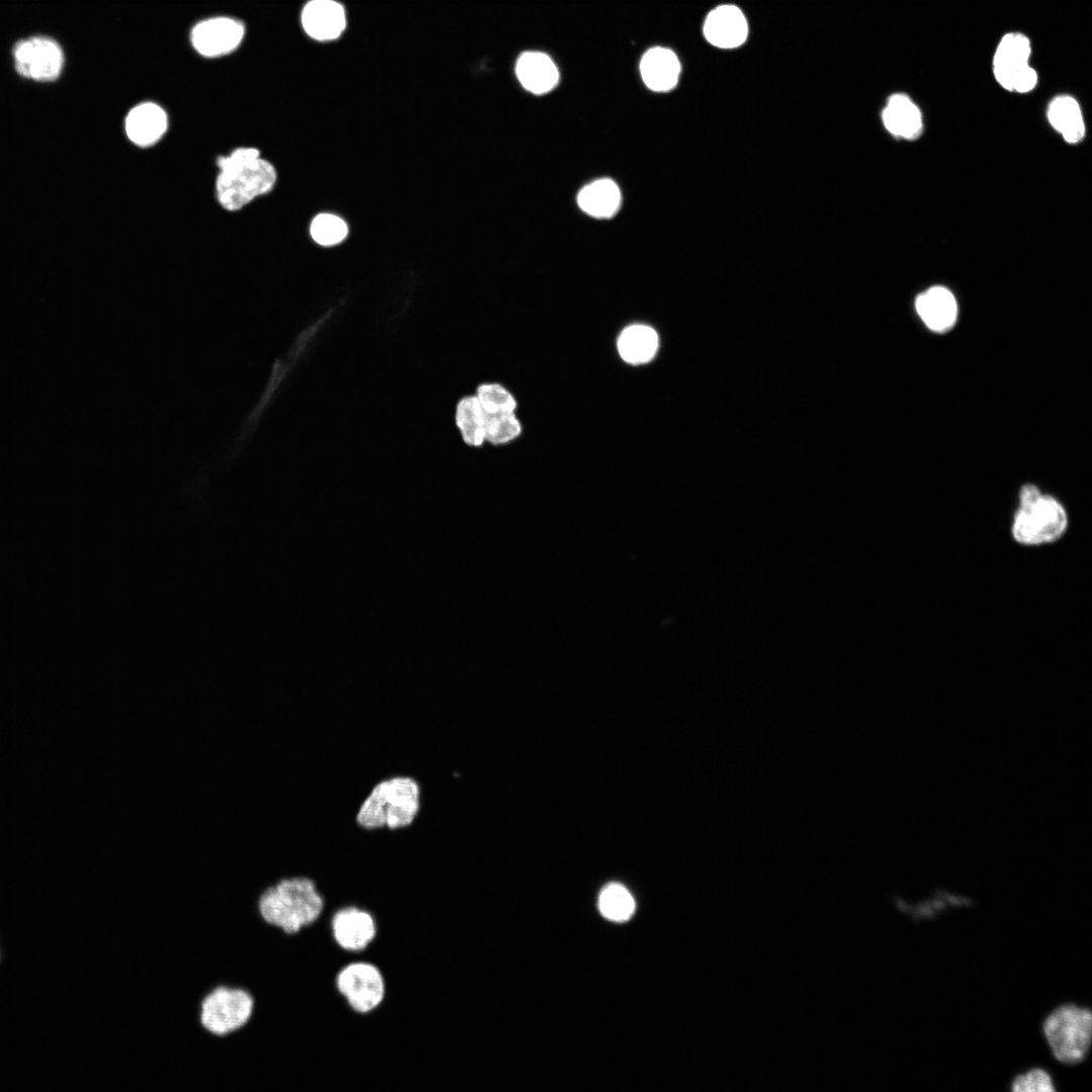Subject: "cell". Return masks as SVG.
Returning <instances> with one entry per match:
<instances>
[{
  "mask_svg": "<svg viewBox=\"0 0 1092 1092\" xmlns=\"http://www.w3.org/2000/svg\"><path fill=\"white\" fill-rule=\"evenodd\" d=\"M257 907L266 924L294 935L321 919L326 899L312 878L293 875L266 887L258 898Z\"/></svg>",
  "mask_w": 1092,
  "mask_h": 1092,
  "instance_id": "obj_1",
  "label": "cell"
},
{
  "mask_svg": "<svg viewBox=\"0 0 1092 1092\" xmlns=\"http://www.w3.org/2000/svg\"><path fill=\"white\" fill-rule=\"evenodd\" d=\"M423 805L419 780L396 774L375 782L360 802L356 824L365 830H401L417 820Z\"/></svg>",
  "mask_w": 1092,
  "mask_h": 1092,
  "instance_id": "obj_2",
  "label": "cell"
},
{
  "mask_svg": "<svg viewBox=\"0 0 1092 1092\" xmlns=\"http://www.w3.org/2000/svg\"><path fill=\"white\" fill-rule=\"evenodd\" d=\"M215 194L222 208L236 211L270 192L277 180L274 166L253 147L235 149L218 157Z\"/></svg>",
  "mask_w": 1092,
  "mask_h": 1092,
  "instance_id": "obj_3",
  "label": "cell"
},
{
  "mask_svg": "<svg viewBox=\"0 0 1092 1092\" xmlns=\"http://www.w3.org/2000/svg\"><path fill=\"white\" fill-rule=\"evenodd\" d=\"M1069 517L1063 504L1044 494L1034 484L1019 490V505L1011 522L1013 540L1023 546H1041L1060 540L1068 530Z\"/></svg>",
  "mask_w": 1092,
  "mask_h": 1092,
  "instance_id": "obj_4",
  "label": "cell"
},
{
  "mask_svg": "<svg viewBox=\"0 0 1092 1092\" xmlns=\"http://www.w3.org/2000/svg\"><path fill=\"white\" fill-rule=\"evenodd\" d=\"M1042 1031L1053 1056L1065 1065H1076L1091 1048L1092 1013L1076 1004L1060 1005L1044 1018Z\"/></svg>",
  "mask_w": 1092,
  "mask_h": 1092,
  "instance_id": "obj_5",
  "label": "cell"
},
{
  "mask_svg": "<svg viewBox=\"0 0 1092 1092\" xmlns=\"http://www.w3.org/2000/svg\"><path fill=\"white\" fill-rule=\"evenodd\" d=\"M1033 47L1030 37L1019 30L1003 33L991 59L992 75L1004 90L1026 94L1038 84V73L1031 65Z\"/></svg>",
  "mask_w": 1092,
  "mask_h": 1092,
  "instance_id": "obj_6",
  "label": "cell"
},
{
  "mask_svg": "<svg viewBox=\"0 0 1092 1092\" xmlns=\"http://www.w3.org/2000/svg\"><path fill=\"white\" fill-rule=\"evenodd\" d=\"M255 999L245 988L218 985L200 1001L198 1019L213 1036L223 1037L244 1028L253 1016Z\"/></svg>",
  "mask_w": 1092,
  "mask_h": 1092,
  "instance_id": "obj_7",
  "label": "cell"
},
{
  "mask_svg": "<svg viewBox=\"0 0 1092 1092\" xmlns=\"http://www.w3.org/2000/svg\"><path fill=\"white\" fill-rule=\"evenodd\" d=\"M334 983L347 1006L361 1015L378 1009L387 993L383 972L376 964L366 960H353L343 965Z\"/></svg>",
  "mask_w": 1092,
  "mask_h": 1092,
  "instance_id": "obj_8",
  "label": "cell"
},
{
  "mask_svg": "<svg viewBox=\"0 0 1092 1092\" xmlns=\"http://www.w3.org/2000/svg\"><path fill=\"white\" fill-rule=\"evenodd\" d=\"M11 55L16 73L35 82L56 81L65 67L63 48L47 35H31L16 41Z\"/></svg>",
  "mask_w": 1092,
  "mask_h": 1092,
  "instance_id": "obj_9",
  "label": "cell"
},
{
  "mask_svg": "<svg viewBox=\"0 0 1092 1092\" xmlns=\"http://www.w3.org/2000/svg\"><path fill=\"white\" fill-rule=\"evenodd\" d=\"M329 918L333 940L344 951L359 960L367 947L375 940L378 924L375 916L366 908L348 904L335 909Z\"/></svg>",
  "mask_w": 1092,
  "mask_h": 1092,
  "instance_id": "obj_10",
  "label": "cell"
},
{
  "mask_svg": "<svg viewBox=\"0 0 1092 1092\" xmlns=\"http://www.w3.org/2000/svg\"><path fill=\"white\" fill-rule=\"evenodd\" d=\"M748 34L749 25L744 12L732 3L713 7L703 22L706 41L720 50L740 48L747 40Z\"/></svg>",
  "mask_w": 1092,
  "mask_h": 1092,
  "instance_id": "obj_11",
  "label": "cell"
},
{
  "mask_svg": "<svg viewBox=\"0 0 1092 1092\" xmlns=\"http://www.w3.org/2000/svg\"><path fill=\"white\" fill-rule=\"evenodd\" d=\"M245 34L244 24L231 17H212L198 22L190 39L193 48L204 57L226 55L238 48Z\"/></svg>",
  "mask_w": 1092,
  "mask_h": 1092,
  "instance_id": "obj_12",
  "label": "cell"
},
{
  "mask_svg": "<svg viewBox=\"0 0 1092 1092\" xmlns=\"http://www.w3.org/2000/svg\"><path fill=\"white\" fill-rule=\"evenodd\" d=\"M168 128V115L155 102H143L133 106L124 119L128 140L138 147H150L158 143Z\"/></svg>",
  "mask_w": 1092,
  "mask_h": 1092,
  "instance_id": "obj_13",
  "label": "cell"
},
{
  "mask_svg": "<svg viewBox=\"0 0 1092 1092\" xmlns=\"http://www.w3.org/2000/svg\"><path fill=\"white\" fill-rule=\"evenodd\" d=\"M639 69L647 88L655 92H667L677 85L681 65L672 50L654 47L642 56Z\"/></svg>",
  "mask_w": 1092,
  "mask_h": 1092,
  "instance_id": "obj_14",
  "label": "cell"
},
{
  "mask_svg": "<svg viewBox=\"0 0 1092 1092\" xmlns=\"http://www.w3.org/2000/svg\"><path fill=\"white\" fill-rule=\"evenodd\" d=\"M882 120L889 132L906 140L916 139L923 127L919 106L903 92L893 93L887 98L882 110Z\"/></svg>",
  "mask_w": 1092,
  "mask_h": 1092,
  "instance_id": "obj_15",
  "label": "cell"
},
{
  "mask_svg": "<svg viewBox=\"0 0 1092 1092\" xmlns=\"http://www.w3.org/2000/svg\"><path fill=\"white\" fill-rule=\"evenodd\" d=\"M301 23L310 37L317 40L334 39L346 26L345 11L334 0H311L302 10Z\"/></svg>",
  "mask_w": 1092,
  "mask_h": 1092,
  "instance_id": "obj_16",
  "label": "cell"
},
{
  "mask_svg": "<svg viewBox=\"0 0 1092 1092\" xmlns=\"http://www.w3.org/2000/svg\"><path fill=\"white\" fill-rule=\"evenodd\" d=\"M915 308L923 323L934 332L948 330L958 315L957 300L943 286H932L920 293Z\"/></svg>",
  "mask_w": 1092,
  "mask_h": 1092,
  "instance_id": "obj_17",
  "label": "cell"
},
{
  "mask_svg": "<svg viewBox=\"0 0 1092 1092\" xmlns=\"http://www.w3.org/2000/svg\"><path fill=\"white\" fill-rule=\"evenodd\" d=\"M521 85L533 94L551 91L559 81V72L552 59L541 52H525L516 64Z\"/></svg>",
  "mask_w": 1092,
  "mask_h": 1092,
  "instance_id": "obj_18",
  "label": "cell"
},
{
  "mask_svg": "<svg viewBox=\"0 0 1092 1092\" xmlns=\"http://www.w3.org/2000/svg\"><path fill=\"white\" fill-rule=\"evenodd\" d=\"M1046 116L1051 125L1069 144L1080 142L1085 134V123L1078 100L1070 94H1059L1048 105Z\"/></svg>",
  "mask_w": 1092,
  "mask_h": 1092,
  "instance_id": "obj_19",
  "label": "cell"
},
{
  "mask_svg": "<svg viewBox=\"0 0 1092 1092\" xmlns=\"http://www.w3.org/2000/svg\"><path fill=\"white\" fill-rule=\"evenodd\" d=\"M658 336L647 325L634 324L626 327L617 341L620 357L628 364L642 365L650 362L658 349Z\"/></svg>",
  "mask_w": 1092,
  "mask_h": 1092,
  "instance_id": "obj_20",
  "label": "cell"
},
{
  "mask_svg": "<svg viewBox=\"0 0 1092 1092\" xmlns=\"http://www.w3.org/2000/svg\"><path fill=\"white\" fill-rule=\"evenodd\" d=\"M582 211L597 218L615 215L621 204V192L615 181L603 178L585 185L577 195Z\"/></svg>",
  "mask_w": 1092,
  "mask_h": 1092,
  "instance_id": "obj_21",
  "label": "cell"
},
{
  "mask_svg": "<svg viewBox=\"0 0 1092 1092\" xmlns=\"http://www.w3.org/2000/svg\"><path fill=\"white\" fill-rule=\"evenodd\" d=\"M484 412L475 394L459 398L455 405L454 422L466 445L477 448L484 444Z\"/></svg>",
  "mask_w": 1092,
  "mask_h": 1092,
  "instance_id": "obj_22",
  "label": "cell"
},
{
  "mask_svg": "<svg viewBox=\"0 0 1092 1092\" xmlns=\"http://www.w3.org/2000/svg\"><path fill=\"white\" fill-rule=\"evenodd\" d=\"M599 909L603 916L612 921L628 920L634 910L635 901L631 893L621 884L607 885L599 896Z\"/></svg>",
  "mask_w": 1092,
  "mask_h": 1092,
  "instance_id": "obj_23",
  "label": "cell"
},
{
  "mask_svg": "<svg viewBox=\"0 0 1092 1092\" xmlns=\"http://www.w3.org/2000/svg\"><path fill=\"white\" fill-rule=\"evenodd\" d=\"M477 397L485 415L515 413L517 401L512 393L498 383H481L477 386Z\"/></svg>",
  "mask_w": 1092,
  "mask_h": 1092,
  "instance_id": "obj_24",
  "label": "cell"
},
{
  "mask_svg": "<svg viewBox=\"0 0 1092 1092\" xmlns=\"http://www.w3.org/2000/svg\"><path fill=\"white\" fill-rule=\"evenodd\" d=\"M521 431L522 427L515 413L485 415V442L504 445L515 440Z\"/></svg>",
  "mask_w": 1092,
  "mask_h": 1092,
  "instance_id": "obj_25",
  "label": "cell"
},
{
  "mask_svg": "<svg viewBox=\"0 0 1092 1092\" xmlns=\"http://www.w3.org/2000/svg\"><path fill=\"white\" fill-rule=\"evenodd\" d=\"M348 234L347 223L330 213L316 215L310 224V235L320 245L333 246L342 242Z\"/></svg>",
  "mask_w": 1092,
  "mask_h": 1092,
  "instance_id": "obj_26",
  "label": "cell"
},
{
  "mask_svg": "<svg viewBox=\"0 0 1092 1092\" xmlns=\"http://www.w3.org/2000/svg\"><path fill=\"white\" fill-rule=\"evenodd\" d=\"M1014 1092H1055L1051 1074L1041 1068H1033L1017 1075L1011 1083Z\"/></svg>",
  "mask_w": 1092,
  "mask_h": 1092,
  "instance_id": "obj_27",
  "label": "cell"
}]
</instances>
